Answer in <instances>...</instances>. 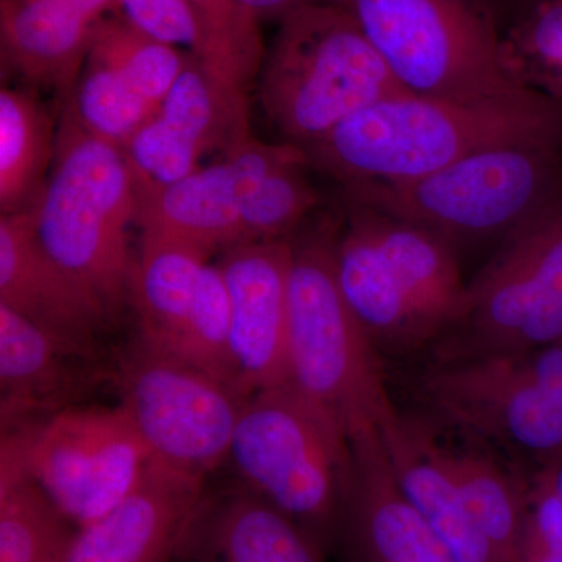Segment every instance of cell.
<instances>
[{
    "label": "cell",
    "instance_id": "6da1fadb",
    "mask_svg": "<svg viewBox=\"0 0 562 562\" xmlns=\"http://www.w3.org/2000/svg\"><path fill=\"white\" fill-rule=\"evenodd\" d=\"M516 144L562 149V103L541 94L465 103L406 92L358 111L305 151L312 169L347 188L420 179Z\"/></svg>",
    "mask_w": 562,
    "mask_h": 562
},
{
    "label": "cell",
    "instance_id": "ffe728a7",
    "mask_svg": "<svg viewBox=\"0 0 562 562\" xmlns=\"http://www.w3.org/2000/svg\"><path fill=\"white\" fill-rule=\"evenodd\" d=\"M136 191L140 235L184 244L210 257L243 244L238 181L227 157L173 183H136Z\"/></svg>",
    "mask_w": 562,
    "mask_h": 562
},
{
    "label": "cell",
    "instance_id": "ac0fdd59",
    "mask_svg": "<svg viewBox=\"0 0 562 562\" xmlns=\"http://www.w3.org/2000/svg\"><path fill=\"white\" fill-rule=\"evenodd\" d=\"M92 27L94 22L65 0H0L3 72L65 101L87 61Z\"/></svg>",
    "mask_w": 562,
    "mask_h": 562
},
{
    "label": "cell",
    "instance_id": "1f68e13d",
    "mask_svg": "<svg viewBox=\"0 0 562 562\" xmlns=\"http://www.w3.org/2000/svg\"><path fill=\"white\" fill-rule=\"evenodd\" d=\"M179 358L243 390L233 362L227 288L217 262L203 269Z\"/></svg>",
    "mask_w": 562,
    "mask_h": 562
},
{
    "label": "cell",
    "instance_id": "7c38bea8",
    "mask_svg": "<svg viewBox=\"0 0 562 562\" xmlns=\"http://www.w3.org/2000/svg\"><path fill=\"white\" fill-rule=\"evenodd\" d=\"M10 432L20 435L33 480L76 528L101 519L131 494L151 461L121 405L70 406Z\"/></svg>",
    "mask_w": 562,
    "mask_h": 562
},
{
    "label": "cell",
    "instance_id": "9c48e42d",
    "mask_svg": "<svg viewBox=\"0 0 562 562\" xmlns=\"http://www.w3.org/2000/svg\"><path fill=\"white\" fill-rule=\"evenodd\" d=\"M554 344H562V202L503 243L432 349L454 362Z\"/></svg>",
    "mask_w": 562,
    "mask_h": 562
},
{
    "label": "cell",
    "instance_id": "3957f363",
    "mask_svg": "<svg viewBox=\"0 0 562 562\" xmlns=\"http://www.w3.org/2000/svg\"><path fill=\"white\" fill-rule=\"evenodd\" d=\"M339 225L324 220L291 236L290 384L341 427L350 446L382 438L398 413L376 350L336 277Z\"/></svg>",
    "mask_w": 562,
    "mask_h": 562
},
{
    "label": "cell",
    "instance_id": "277c9868",
    "mask_svg": "<svg viewBox=\"0 0 562 562\" xmlns=\"http://www.w3.org/2000/svg\"><path fill=\"white\" fill-rule=\"evenodd\" d=\"M138 213L124 150L85 131L63 102L49 180L31 211L33 231L43 249L111 314L131 302V231Z\"/></svg>",
    "mask_w": 562,
    "mask_h": 562
},
{
    "label": "cell",
    "instance_id": "7a4b0ae2",
    "mask_svg": "<svg viewBox=\"0 0 562 562\" xmlns=\"http://www.w3.org/2000/svg\"><path fill=\"white\" fill-rule=\"evenodd\" d=\"M346 202L335 244L344 297L376 351L435 346L464 303L457 254L438 236Z\"/></svg>",
    "mask_w": 562,
    "mask_h": 562
},
{
    "label": "cell",
    "instance_id": "f1b7e54d",
    "mask_svg": "<svg viewBox=\"0 0 562 562\" xmlns=\"http://www.w3.org/2000/svg\"><path fill=\"white\" fill-rule=\"evenodd\" d=\"M87 58L120 74L157 109L188 61L179 47L151 38L122 14L95 22Z\"/></svg>",
    "mask_w": 562,
    "mask_h": 562
},
{
    "label": "cell",
    "instance_id": "74e56055",
    "mask_svg": "<svg viewBox=\"0 0 562 562\" xmlns=\"http://www.w3.org/2000/svg\"><path fill=\"white\" fill-rule=\"evenodd\" d=\"M539 473L547 480V483L550 484L554 494H557L558 498L562 502V454L543 462Z\"/></svg>",
    "mask_w": 562,
    "mask_h": 562
},
{
    "label": "cell",
    "instance_id": "8fae6325",
    "mask_svg": "<svg viewBox=\"0 0 562 562\" xmlns=\"http://www.w3.org/2000/svg\"><path fill=\"white\" fill-rule=\"evenodd\" d=\"M422 391L462 431L542 462L562 454V344L439 362Z\"/></svg>",
    "mask_w": 562,
    "mask_h": 562
},
{
    "label": "cell",
    "instance_id": "d6a6232c",
    "mask_svg": "<svg viewBox=\"0 0 562 562\" xmlns=\"http://www.w3.org/2000/svg\"><path fill=\"white\" fill-rule=\"evenodd\" d=\"M512 562H562V502L539 472L528 486L527 522Z\"/></svg>",
    "mask_w": 562,
    "mask_h": 562
},
{
    "label": "cell",
    "instance_id": "e575fe53",
    "mask_svg": "<svg viewBox=\"0 0 562 562\" xmlns=\"http://www.w3.org/2000/svg\"><path fill=\"white\" fill-rule=\"evenodd\" d=\"M244 7L254 13L258 20H281L284 14L308 5V3L331 2V0H241Z\"/></svg>",
    "mask_w": 562,
    "mask_h": 562
},
{
    "label": "cell",
    "instance_id": "44dd1931",
    "mask_svg": "<svg viewBox=\"0 0 562 562\" xmlns=\"http://www.w3.org/2000/svg\"><path fill=\"white\" fill-rule=\"evenodd\" d=\"M225 157L238 181L243 243L290 238L319 209L322 195L306 176L312 166L302 147L250 136Z\"/></svg>",
    "mask_w": 562,
    "mask_h": 562
},
{
    "label": "cell",
    "instance_id": "d590c367",
    "mask_svg": "<svg viewBox=\"0 0 562 562\" xmlns=\"http://www.w3.org/2000/svg\"><path fill=\"white\" fill-rule=\"evenodd\" d=\"M487 2L503 33L543 0H487Z\"/></svg>",
    "mask_w": 562,
    "mask_h": 562
},
{
    "label": "cell",
    "instance_id": "4fadbf2b",
    "mask_svg": "<svg viewBox=\"0 0 562 562\" xmlns=\"http://www.w3.org/2000/svg\"><path fill=\"white\" fill-rule=\"evenodd\" d=\"M291 236L243 243L217 261L231 306L233 362L246 394L290 382Z\"/></svg>",
    "mask_w": 562,
    "mask_h": 562
},
{
    "label": "cell",
    "instance_id": "d4e9b609",
    "mask_svg": "<svg viewBox=\"0 0 562 562\" xmlns=\"http://www.w3.org/2000/svg\"><path fill=\"white\" fill-rule=\"evenodd\" d=\"M76 530L33 480L20 435H2L0 562H66Z\"/></svg>",
    "mask_w": 562,
    "mask_h": 562
},
{
    "label": "cell",
    "instance_id": "4316f807",
    "mask_svg": "<svg viewBox=\"0 0 562 562\" xmlns=\"http://www.w3.org/2000/svg\"><path fill=\"white\" fill-rule=\"evenodd\" d=\"M439 461L473 522L502 562H512L527 522L528 487L509 479L495 462L436 447Z\"/></svg>",
    "mask_w": 562,
    "mask_h": 562
},
{
    "label": "cell",
    "instance_id": "e0dca14e",
    "mask_svg": "<svg viewBox=\"0 0 562 562\" xmlns=\"http://www.w3.org/2000/svg\"><path fill=\"white\" fill-rule=\"evenodd\" d=\"M191 562H324L322 547L286 514L239 484L205 495L179 560Z\"/></svg>",
    "mask_w": 562,
    "mask_h": 562
},
{
    "label": "cell",
    "instance_id": "83f0119b",
    "mask_svg": "<svg viewBox=\"0 0 562 562\" xmlns=\"http://www.w3.org/2000/svg\"><path fill=\"white\" fill-rule=\"evenodd\" d=\"M188 2L199 31L192 57L214 76L247 91L260 77L266 57L260 20L241 0Z\"/></svg>",
    "mask_w": 562,
    "mask_h": 562
},
{
    "label": "cell",
    "instance_id": "603a6c76",
    "mask_svg": "<svg viewBox=\"0 0 562 562\" xmlns=\"http://www.w3.org/2000/svg\"><path fill=\"white\" fill-rule=\"evenodd\" d=\"M210 258L184 244L140 235L131 286L140 342L179 357L199 280Z\"/></svg>",
    "mask_w": 562,
    "mask_h": 562
},
{
    "label": "cell",
    "instance_id": "52a82bcc",
    "mask_svg": "<svg viewBox=\"0 0 562 562\" xmlns=\"http://www.w3.org/2000/svg\"><path fill=\"white\" fill-rule=\"evenodd\" d=\"M241 486L328 546L346 520L353 452L346 432L290 383L250 395L228 452Z\"/></svg>",
    "mask_w": 562,
    "mask_h": 562
},
{
    "label": "cell",
    "instance_id": "5b68a950",
    "mask_svg": "<svg viewBox=\"0 0 562 562\" xmlns=\"http://www.w3.org/2000/svg\"><path fill=\"white\" fill-rule=\"evenodd\" d=\"M279 22L258 94L284 143L310 149L358 111L408 92L342 7L308 3Z\"/></svg>",
    "mask_w": 562,
    "mask_h": 562
},
{
    "label": "cell",
    "instance_id": "8992f818",
    "mask_svg": "<svg viewBox=\"0 0 562 562\" xmlns=\"http://www.w3.org/2000/svg\"><path fill=\"white\" fill-rule=\"evenodd\" d=\"M344 201L387 214L457 244L503 243L562 202V149L516 144L403 183L342 188Z\"/></svg>",
    "mask_w": 562,
    "mask_h": 562
},
{
    "label": "cell",
    "instance_id": "9a60e30c",
    "mask_svg": "<svg viewBox=\"0 0 562 562\" xmlns=\"http://www.w3.org/2000/svg\"><path fill=\"white\" fill-rule=\"evenodd\" d=\"M206 480L150 461L101 519L74 532L66 562H172L206 495Z\"/></svg>",
    "mask_w": 562,
    "mask_h": 562
},
{
    "label": "cell",
    "instance_id": "484cf974",
    "mask_svg": "<svg viewBox=\"0 0 562 562\" xmlns=\"http://www.w3.org/2000/svg\"><path fill=\"white\" fill-rule=\"evenodd\" d=\"M58 124L31 88L0 91V211L31 213L46 188Z\"/></svg>",
    "mask_w": 562,
    "mask_h": 562
},
{
    "label": "cell",
    "instance_id": "f546056e",
    "mask_svg": "<svg viewBox=\"0 0 562 562\" xmlns=\"http://www.w3.org/2000/svg\"><path fill=\"white\" fill-rule=\"evenodd\" d=\"M501 58L514 83L562 103V0H543L506 29Z\"/></svg>",
    "mask_w": 562,
    "mask_h": 562
},
{
    "label": "cell",
    "instance_id": "836d02e7",
    "mask_svg": "<svg viewBox=\"0 0 562 562\" xmlns=\"http://www.w3.org/2000/svg\"><path fill=\"white\" fill-rule=\"evenodd\" d=\"M117 9L151 38L191 52L198 46V24L188 0H117Z\"/></svg>",
    "mask_w": 562,
    "mask_h": 562
},
{
    "label": "cell",
    "instance_id": "cb8c5ba5",
    "mask_svg": "<svg viewBox=\"0 0 562 562\" xmlns=\"http://www.w3.org/2000/svg\"><path fill=\"white\" fill-rule=\"evenodd\" d=\"M155 116L201 160L225 157L251 136L247 91L214 76L192 55Z\"/></svg>",
    "mask_w": 562,
    "mask_h": 562
},
{
    "label": "cell",
    "instance_id": "8d00e7d4",
    "mask_svg": "<svg viewBox=\"0 0 562 562\" xmlns=\"http://www.w3.org/2000/svg\"><path fill=\"white\" fill-rule=\"evenodd\" d=\"M74 9L79 10L83 16L91 22H98L102 18L109 16L110 11L117 9V0H65Z\"/></svg>",
    "mask_w": 562,
    "mask_h": 562
},
{
    "label": "cell",
    "instance_id": "30bf717a",
    "mask_svg": "<svg viewBox=\"0 0 562 562\" xmlns=\"http://www.w3.org/2000/svg\"><path fill=\"white\" fill-rule=\"evenodd\" d=\"M120 405L150 460L206 480L227 462L250 395L136 339L114 366Z\"/></svg>",
    "mask_w": 562,
    "mask_h": 562
},
{
    "label": "cell",
    "instance_id": "d6986e66",
    "mask_svg": "<svg viewBox=\"0 0 562 562\" xmlns=\"http://www.w3.org/2000/svg\"><path fill=\"white\" fill-rule=\"evenodd\" d=\"M346 520L376 562H460L403 494L382 438L351 447ZM344 520V525H346Z\"/></svg>",
    "mask_w": 562,
    "mask_h": 562
},
{
    "label": "cell",
    "instance_id": "5bb4252c",
    "mask_svg": "<svg viewBox=\"0 0 562 562\" xmlns=\"http://www.w3.org/2000/svg\"><path fill=\"white\" fill-rule=\"evenodd\" d=\"M114 380L101 350L58 338L0 305L2 432L35 427Z\"/></svg>",
    "mask_w": 562,
    "mask_h": 562
},
{
    "label": "cell",
    "instance_id": "ba28073f",
    "mask_svg": "<svg viewBox=\"0 0 562 562\" xmlns=\"http://www.w3.org/2000/svg\"><path fill=\"white\" fill-rule=\"evenodd\" d=\"M349 11L412 94L465 103L520 101L502 66V32L487 0H331ZM542 95V94H541Z\"/></svg>",
    "mask_w": 562,
    "mask_h": 562
},
{
    "label": "cell",
    "instance_id": "2e32d148",
    "mask_svg": "<svg viewBox=\"0 0 562 562\" xmlns=\"http://www.w3.org/2000/svg\"><path fill=\"white\" fill-rule=\"evenodd\" d=\"M0 305L92 350H101L99 335L113 316L43 249L31 213L0 217Z\"/></svg>",
    "mask_w": 562,
    "mask_h": 562
},
{
    "label": "cell",
    "instance_id": "4dcf8cb0",
    "mask_svg": "<svg viewBox=\"0 0 562 562\" xmlns=\"http://www.w3.org/2000/svg\"><path fill=\"white\" fill-rule=\"evenodd\" d=\"M63 102L85 131L121 149L158 110L120 74L91 58L85 61L76 87Z\"/></svg>",
    "mask_w": 562,
    "mask_h": 562
},
{
    "label": "cell",
    "instance_id": "7402d4cb",
    "mask_svg": "<svg viewBox=\"0 0 562 562\" xmlns=\"http://www.w3.org/2000/svg\"><path fill=\"white\" fill-rule=\"evenodd\" d=\"M398 486L460 562H502L465 509L431 436L395 417L382 432Z\"/></svg>",
    "mask_w": 562,
    "mask_h": 562
}]
</instances>
